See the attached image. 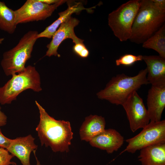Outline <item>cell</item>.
<instances>
[{"instance_id":"1","label":"cell","mask_w":165,"mask_h":165,"mask_svg":"<svg viewBox=\"0 0 165 165\" xmlns=\"http://www.w3.org/2000/svg\"><path fill=\"white\" fill-rule=\"evenodd\" d=\"M35 103L40 115L35 130L41 145L50 147L54 152H68L73 134L69 122L55 119L36 101Z\"/></svg>"},{"instance_id":"2","label":"cell","mask_w":165,"mask_h":165,"mask_svg":"<svg viewBox=\"0 0 165 165\" xmlns=\"http://www.w3.org/2000/svg\"><path fill=\"white\" fill-rule=\"evenodd\" d=\"M165 11L158 7L152 0H142L133 23L129 40L143 44L165 24Z\"/></svg>"},{"instance_id":"3","label":"cell","mask_w":165,"mask_h":165,"mask_svg":"<svg viewBox=\"0 0 165 165\" xmlns=\"http://www.w3.org/2000/svg\"><path fill=\"white\" fill-rule=\"evenodd\" d=\"M147 74L146 68L133 76L123 73L117 75L112 78L104 89L97 93V97L112 104L122 105L131 93L137 91L142 85L149 84Z\"/></svg>"},{"instance_id":"4","label":"cell","mask_w":165,"mask_h":165,"mask_svg":"<svg viewBox=\"0 0 165 165\" xmlns=\"http://www.w3.org/2000/svg\"><path fill=\"white\" fill-rule=\"evenodd\" d=\"M38 34L36 31H29L15 47L3 53L1 64L6 75L12 76L24 70L27 61L31 57Z\"/></svg>"},{"instance_id":"5","label":"cell","mask_w":165,"mask_h":165,"mask_svg":"<svg viewBox=\"0 0 165 165\" xmlns=\"http://www.w3.org/2000/svg\"><path fill=\"white\" fill-rule=\"evenodd\" d=\"M29 89L37 92L42 90L39 73L35 68L31 65L12 75L10 79L0 87V103L2 105L11 104L20 93Z\"/></svg>"},{"instance_id":"6","label":"cell","mask_w":165,"mask_h":165,"mask_svg":"<svg viewBox=\"0 0 165 165\" xmlns=\"http://www.w3.org/2000/svg\"><path fill=\"white\" fill-rule=\"evenodd\" d=\"M141 1L130 0L108 15V25L114 35L121 42L129 40L131 37L132 25Z\"/></svg>"},{"instance_id":"7","label":"cell","mask_w":165,"mask_h":165,"mask_svg":"<svg viewBox=\"0 0 165 165\" xmlns=\"http://www.w3.org/2000/svg\"><path fill=\"white\" fill-rule=\"evenodd\" d=\"M137 135L126 140L128 145L121 153H131L143 148L156 144L165 143V120L151 122Z\"/></svg>"},{"instance_id":"8","label":"cell","mask_w":165,"mask_h":165,"mask_svg":"<svg viewBox=\"0 0 165 165\" xmlns=\"http://www.w3.org/2000/svg\"><path fill=\"white\" fill-rule=\"evenodd\" d=\"M66 2L61 0L53 4L48 5L39 0H27L20 8L14 10L17 25L30 22L44 20L50 16L60 6Z\"/></svg>"},{"instance_id":"9","label":"cell","mask_w":165,"mask_h":165,"mask_svg":"<svg viewBox=\"0 0 165 165\" xmlns=\"http://www.w3.org/2000/svg\"><path fill=\"white\" fill-rule=\"evenodd\" d=\"M126 111L131 131L134 132L150 122L149 114L137 91L133 92L122 105Z\"/></svg>"},{"instance_id":"10","label":"cell","mask_w":165,"mask_h":165,"mask_svg":"<svg viewBox=\"0 0 165 165\" xmlns=\"http://www.w3.org/2000/svg\"><path fill=\"white\" fill-rule=\"evenodd\" d=\"M79 22L77 19L71 16L62 23L53 35L50 42L47 45L48 49L45 56L59 57L57 50L61 44L66 39H71L75 44L83 42V40L78 38L74 31L75 27Z\"/></svg>"},{"instance_id":"11","label":"cell","mask_w":165,"mask_h":165,"mask_svg":"<svg viewBox=\"0 0 165 165\" xmlns=\"http://www.w3.org/2000/svg\"><path fill=\"white\" fill-rule=\"evenodd\" d=\"M147 104L150 122L161 121L165 107V84L152 85L148 92Z\"/></svg>"},{"instance_id":"12","label":"cell","mask_w":165,"mask_h":165,"mask_svg":"<svg viewBox=\"0 0 165 165\" xmlns=\"http://www.w3.org/2000/svg\"><path fill=\"white\" fill-rule=\"evenodd\" d=\"M35 138L31 134L12 139L6 149L14 156L17 157L22 165H31L30 158L32 152L36 151L38 146Z\"/></svg>"},{"instance_id":"13","label":"cell","mask_w":165,"mask_h":165,"mask_svg":"<svg viewBox=\"0 0 165 165\" xmlns=\"http://www.w3.org/2000/svg\"><path fill=\"white\" fill-rule=\"evenodd\" d=\"M124 138L116 130L105 129L102 132L92 138L90 141L93 147L105 150L111 154L117 151L123 145Z\"/></svg>"},{"instance_id":"14","label":"cell","mask_w":165,"mask_h":165,"mask_svg":"<svg viewBox=\"0 0 165 165\" xmlns=\"http://www.w3.org/2000/svg\"><path fill=\"white\" fill-rule=\"evenodd\" d=\"M142 59L147 65V79L149 84H165V59L159 55H143Z\"/></svg>"},{"instance_id":"15","label":"cell","mask_w":165,"mask_h":165,"mask_svg":"<svg viewBox=\"0 0 165 165\" xmlns=\"http://www.w3.org/2000/svg\"><path fill=\"white\" fill-rule=\"evenodd\" d=\"M105 124L104 118L101 116L90 115L86 117L79 130L81 139L89 142L105 129Z\"/></svg>"},{"instance_id":"16","label":"cell","mask_w":165,"mask_h":165,"mask_svg":"<svg viewBox=\"0 0 165 165\" xmlns=\"http://www.w3.org/2000/svg\"><path fill=\"white\" fill-rule=\"evenodd\" d=\"M140 150L138 158L142 165H165V143L148 146Z\"/></svg>"},{"instance_id":"17","label":"cell","mask_w":165,"mask_h":165,"mask_svg":"<svg viewBox=\"0 0 165 165\" xmlns=\"http://www.w3.org/2000/svg\"><path fill=\"white\" fill-rule=\"evenodd\" d=\"M67 9L64 11L58 13L59 17L53 23L47 27L45 30L37 35L38 38H51L61 24L74 13H77L85 9L79 3L72 5L68 4Z\"/></svg>"},{"instance_id":"18","label":"cell","mask_w":165,"mask_h":165,"mask_svg":"<svg viewBox=\"0 0 165 165\" xmlns=\"http://www.w3.org/2000/svg\"><path fill=\"white\" fill-rule=\"evenodd\" d=\"M17 25L14 10L9 8L4 2L0 1V29L13 34Z\"/></svg>"},{"instance_id":"19","label":"cell","mask_w":165,"mask_h":165,"mask_svg":"<svg viewBox=\"0 0 165 165\" xmlns=\"http://www.w3.org/2000/svg\"><path fill=\"white\" fill-rule=\"evenodd\" d=\"M143 47L156 51L159 56L165 59V24L154 35L145 41Z\"/></svg>"},{"instance_id":"20","label":"cell","mask_w":165,"mask_h":165,"mask_svg":"<svg viewBox=\"0 0 165 165\" xmlns=\"http://www.w3.org/2000/svg\"><path fill=\"white\" fill-rule=\"evenodd\" d=\"M143 55H135L130 54H127L121 56L116 60V64L117 66L124 65L130 66L136 62L141 61Z\"/></svg>"},{"instance_id":"21","label":"cell","mask_w":165,"mask_h":165,"mask_svg":"<svg viewBox=\"0 0 165 165\" xmlns=\"http://www.w3.org/2000/svg\"><path fill=\"white\" fill-rule=\"evenodd\" d=\"M13 157L6 149L0 147V165H16L11 161Z\"/></svg>"},{"instance_id":"22","label":"cell","mask_w":165,"mask_h":165,"mask_svg":"<svg viewBox=\"0 0 165 165\" xmlns=\"http://www.w3.org/2000/svg\"><path fill=\"white\" fill-rule=\"evenodd\" d=\"M73 50L74 53L80 57L86 58L89 55V51L83 42L75 44Z\"/></svg>"},{"instance_id":"23","label":"cell","mask_w":165,"mask_h":165,"mask_svg":"<svg viewBox=\"0 0 165 165\" xmlns=\"http://www.w3.org/2000/svg\"><path fill=\"white\" fill-rule=\"evenodd\" d=\"M12 139L9 138L2 133L0 128V147L6 149L10 144Z\"/></svg>"},{"instance_id":"24","label":"cell","mask_w":165,"mask_h":165,"mask_svg":"<svg viewBox=\"0 0 165 165\" xmlns=\"http://www.w3.org/2000/svg\"><path fill=\"white\" fill-rule=\"evenodd\" d=\"M7 122V117L1 110L0 106V127L5 125Z\"/></svg>"},{"instance_id":"25","label":"cell","mask_w":165,"mask_h":165,"mask_svg":"<svg viewBox=\"0 0 165 165\" xmlns=\"http://www.w3.org/2000/svg\"><path fill=\"white\" fill-rule=\"evenodd\" d=\"M154 4L161 9L165 11V0H152Z\"/></svg>"},{"instance_id":"26","label":"cell","mask_w":165,"mask_h":165,"mask_svg":"<svg viewBox=\"0 0 165 165\" xmlns=\"http://www.w3.org/2000/svg\"><path fill=\"white\" fill-rule=\"evenodd\" d=\"M40 2L48 5H52L59 1V0H39Z\"/></svg>"},{"instance_id":"27","label":"cell","mask_w":165,"mask_h":165,"mask_svg":"<svg viewBox=\"0 0 165 165\" xmlns=\"http://www.w3.org/2000/svg\"><path fill=\"white\" fill-rule=\"evenodd\" d=\"M35 152H36V151H34L33 152V153H34L35 156V159H36V163H36V165H42V164H40V162L38 160L37 157L36 156V155H35Z\"/></svg>"},{"instance_id":"28","label":"cell","mask_w":165,"mask_h":165,"mask_svg":"<svg viewBox=\"0 0 165 165\" xmlns=\"http://www.w3.org/2000/svg\"><path fill=\"white\" fill-rule=\"evenodd\" d=\"M4 39V38H0V44H1Z\"/></svg>"}]
</instances>
